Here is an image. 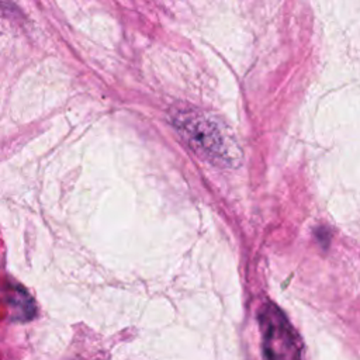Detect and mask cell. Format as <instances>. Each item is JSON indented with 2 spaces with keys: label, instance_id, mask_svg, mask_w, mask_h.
<instances>
[{
  "label": "cell",
  "instance_id": "cell-1",
  "mask_svg": "<svg viewBox=\"0 0 360 360\" xmlns=\"http://www.w3.org/2000/svg\"><path fill=\"white\" fill-rule=\"evenodd\" d=\"M173 122L190 148L211 163L235 166L240 159L232 134L215 117L202 111L181 110L173 115Z\"/></svg>",
  "mask_w": 360,
  "mask_h": 360
},
{
  "label": "cell",
  "instance_id": "cell-2",
  "mask_svg": "<svg viewBox=\"0 0 360 360\" xmlns=\"http://www.w3.org/2000/svg\"><path fill=\"white\" fill-rule=\"evenodd\" d=\"M257 319L266 360H302L300 338L281 309L266 302L260 308Z\"/></svg>",
  "mask_w": 360,
  "mask_h": 360
},
{
  "label": "cell",
  "instance_id": "cell-3",
  "mask_svg": "<svg viewBox=\"0 0 360 360\" xmlns=\"http://www.w3.org/2000/svg\"><path fill=\"white\" fill-rule=\"evenodd\" d=\"M4 301L11 321L25 322L35 316V302L21 285L10 283L4 290Z\"/></svg>",
  "mask_w": 360,
  "mask_h": 360
}]
</instances>
